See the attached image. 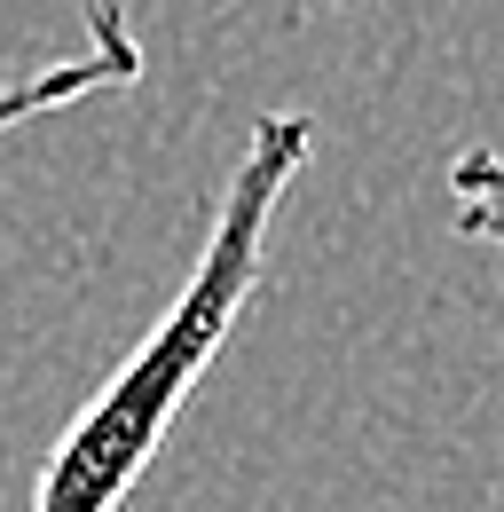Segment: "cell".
Here are the masks:
<instances>
[{
	"instance_id": "cell-1",
	"label": "cell",
	"mask_w": 504,
	"mask_h": 512,
	"mask_svg": "<svg viewBox=\"0 0 504 512\" xmlns=\"http://www.w3.org/2000/svg\"><path fill=\"white\" fill-rule=\"evenodd\" d=\"M308 158H315L308 111L252 119L245 150H237V166L221 182V205L205 221L197 268L182 276V292L166 300V316L126 347V363L87 394V410L56 434L40 481H32V512H119L134 497V481L150 473V457L174 434L182 402L205 386V371L221 363L229 331L245 316V300L260 292L276 205L300 182Z\"/></svg>"
},
{
	"instance_id": "cell-2",
	"label": "cell",
	"mask_w": 504,
	"mask_h": 512,
	"mask_svg": "<svg viewBox=\"0 0 504 512\" xmlns=\"http://www.w3.org/2000/svg\"><path fill=\"white\" fill-rule=\"evenodd\" d=\"M134 79H142V40L126 32L119 0H95L79 56H56V64H40V71H24V79L0 87V134L32 127V119H48V111H71V103H87V95L134 87Z\"/></svg>"
},
{
	"instance_id": "cell-3",
	"label": "cell",
	"mask_w": 504,
	"mask_h": 512,
	"mask_svg": "<svg viewBox=\"0 0 504 512\" xmlns=\"http://www.w3.org/2000/svg\"><path fill=\"white\" fill-rule=\"evenodd\" d=\"M449 221L465 245L504 260V150H457L449 158Z\"/></svg>"
}]
</instances>
